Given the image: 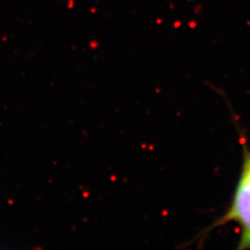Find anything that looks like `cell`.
<instances>
[{"instance_id":"6da1fadb","label":"cell","mask_w":250,"mask_h":250,"mask_svg":"<svg viewBox=\"0 0 250 250\" xmlns=\"http://www.w3.org/2000/svg\"><path fill=\"white\" fill-rule=\"evenodd\" d=\"M243 158L241 172L227 210L211 228L234 223L239 228V249H250V150L242 138Z\"/></svg>"}]
</instances>
